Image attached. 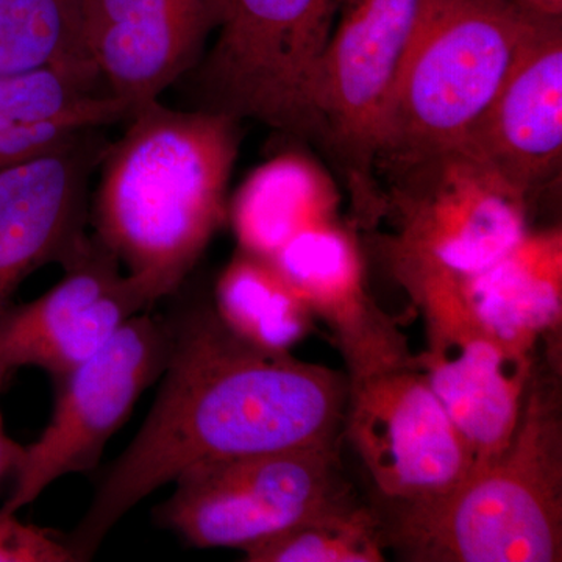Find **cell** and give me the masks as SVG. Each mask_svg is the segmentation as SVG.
<instances>
[{
  "mask_svg": "<svg viewBox=\"0 0 562 562\" xmlns=\"http://www.w3.org/2000/svg\"><path fill=\"white\" fill-rule=\"evenodd\" d=\"M169 324L157 398L65 538L77 561H90L125 514L195 465L341 443L349 375L246 341L206 303Z\"/></svg>",
  "mask_w": 562,
  "mask_h": 562,
  "instance_id": "cell-1",
  "label": "cell"
},
{
  "mask_svg": "<svg viewBox=\"0 0 562 562\" xmlns=\"http://www.w3.org/2000/svg\"><path fill=\"white\" fill-rule=\"evenodd\" d=\"M238 120L213 110H136L103 150L94 236L154 301L173 294L228 217Z\"/></svg>",
  "mask_w": 562,
  "mask_h": 562,
  "instance_id": "cell-2",
  "label": "cell"
},
{
  "mask_svg": "<svg viewBox=\"0 0 562 562\" xmlns=\"http://www.w3.org/2000/svg\"><path fill=\"white\" fill-rule=\"evenodd\" d=\"M376 509L387 550L405 561L560 562V355L536 360L519 427L497 460L435 501Z\"/></svg>",
  "mask_w": 562,
  "mask_h": 562,
  "instance_id": "cell-3",
  "label": "cell"
},
{
  "mask_svg": "<svg viewBox=\"0 0 562 562\" xmlns=\"http://www.w3.org/2000/svg\"><path fill=\"white\" fill-rule=\"evenodd\" d=\"M530 11L519 0H419L379 168L461 146L501 87Z\"/></svg>",
  "mask_w": 562,
  "mask_h": 562,
  "instance_id": "cell-4",
  "label": "cell"
},
{
  "mask_svg": "<svg viewBox=\"0 0 562 562\" xmlns=\"http://www.w3.org/2000/svg\"><path fill=\"white\" fill-rule=\"evenodd\" d=\"M386 169L383 216L394 220L387 260L403 288L483 271L530 231L531 202L464 147Z\"/></svg>",
  "mask_w": 562,
  "mask_h": 562,
  "instance_id": "cell-5",
  "label": "cell"
},
{
  "mask_svg": "<svg viewBox=\"0 0 562 562\" xmlns=\"http://www.w3.org/2000/svg\"><path fill=\"white\" fill-rule=\"evenodd\" d=\"M417 11L419 0H338L314 74V138L338 165L362 227L383 217L380 146Z\"/></svg>",
  "mask_w": 562,
  "mask_h": 562,
  "instance_id": "cell-6",
  "label": "cell"
},
{
  "mask_svg": "<svg viewBox=\"0 0 562 562\" xmlns=\"http://www.w3.org/2000/svg\"><path fill=\"white\" fill-rule=\"evenodd\" d=\"M338 0H220L201 65L206 110L314 138L313 83Z\"/></svg>",
  "mask_w": 562,
  "mask_h": 562,
  "instance_id": "cell-7",
  "label": "cell"
},
{
  "mask_svg": "<svg viewBox=\"0 0 562 562\" xmlns=\"http://www.w3.org/2000/svg\"><path fill=\"white\" fill-rule=\"evenodd\" d=\"M173 484L171 497L155 509V520L198 549L241 552L351 495L339 446L195 465Z\"/></svg>",
  "mask_w": 562,
  "mask_h": 562,
  "instance_id": "cell-8",
  "label": "cell"
},
{
  "mask_svg": "<svg viewBox=\"0 0 562 562\" xmlns=\"http://www.w3.org/2000/svg\"><path fill=\"white\" fill-rule=\"evenodd\" d=\"M171 350V324L143 312L114 333L101 350L55 382L47 427L22 447L5 512H21L52 483L94 471L106 443L127 422L136 402L161 379Z\"/></svg>",
  "mask_w": 562,
  "mask_h": 562,
  "instance_id": "cell-9",
  "label": "cell"
},
{
  "mask_svg": "<svg viewBox=\"0 0 562 562\" xmlns=\"http://www.w3.org/2000/svg\"><path fill=\"white\" fill-rule=\"evenodd\" d=\"M405 290L427 325V347L414 364L461 436L471 472L479 471L512 443L538 358L484 330L453 279H425Z\"/></svg>",
  "mask_w": 562,
  "mask_h": 562,
  "instance_id": "cell-10",
  "label": "cell"
},
{
  "mask_svg": "<svg viewBox=\"0 0 562 562\" xmlns=\"http://www.w3.org/2000/svg\"><path fill=\"white\" fill-rule=\"evenodd\" d=\"M349 382L344 435L371 476L376 508L435 501L469 475L461 436L414 361Z\"/></svg>",
  "mask_w": 562,
  "mask_h": 562,
  "instance_id": "cell-11",
  "label": "cell"
},
{
  "mask_svg": "<svg viewBox=\"0 0 562 562\" xmlns=\"http://www.w3.org/2000/svg\"><path fill=\"white\" fill-rule=\"evenodd\" d=\"M63 269L49 291L0 313V391L22 368L43 369L57 382L155 303L94 235Z\"/></svg>",
  "mask_w": 562,
  "mask_h": 562,
  "instance_id": "cell-12",
  "label": "cell"
},
{
  "mask_svg": "<svg viewBox=\"0 0 562 562\" xmlns=\"http://www.w3.org/2000/svg\"><path fill=\"white\" fill-rule=\"evenodd\" d=\"M561 16L531 9L501 87L461 144L530 202L561 172Z\"/></svg>",
  "mask_w": 562,
  "mask_h": 562,
  "instance_id": "cell-13",
  "label": "cell"
},
{
  "mask_svg": "<svg viewBox=\"0 0 562 562\" xmlns=\"http://www.w3.org/2000/svg\"><path fill=\"white\" fill-rule=\"evenodd\" d=\"M91 133L0 168V313L33 272L68 265L90 243L88 183L103 155Z\"/></svg>",
  "mask_w": 562,
  "mask_h": 562,
  "instance_id": "cell-14",
  "label": "cell"
},
{
  "mask_svg": "<svg viewBox=\"0 0 562 562\" xmlns=\"http://www.w3.org/2000/svg\"><path fill=\"white\" fill-rule=\"evenodd\" d=\"M85 40L131 116L202 61L220 0H80Z\"/></svg>",
  "mask_w": 562,
  "mask_h": 562,
  "instance_id": "cell-15",
  "label": "cell"
},
{
  "mask_svg": "<svg viewBox=\"0 0 562 562\" xmlns=\"http://www.w3.org/2000/svg\"><path fill=\"white\" fill-rule=\"evenodd\" d=\"M269 261L330 328L349 379L413 361L405 336L369 292L357 238L338 222L301 233Z\"/></svg>",
  "mask_w": 562,
  "mask_h": 562,
  "instance_id": "cell-16",
  "label": "cell"
},
{
  "mask_svg": "<svg viewBox=\"0 0 562 562\" xmlns=\"http://www.w3.org/2000/svg\"><path fill=\"white\" fill-rule=\"evenodd\" d=\"M457 281L473 319L494 338L536 353L557 342L562 322L561 228L531 232L483 271Z\"/></svg>",
  "mask_w": 562,
  "mask_h": 562,
  "instance_id": "cell-17",
  "label": "cell"
},
{
  "mask_svg": "<svg viewBox=\"0 0 562 562\" xmlns=\"http://www.w3.org/2000/svg\"><path fill=\"white\" fill-rule=\"evenodd\" d=\"M102 83L98 68L46 66L0 76V168L128 120L131 110Z\"/></svg>",
  "mask_w": 562,
  "mask_h": 562,
  "instance_id": "cell-18",
  "label": "cell"
},
{
  "mask_svg": "<svg viewBox=\"0 0 562 562\" xmlns=\"http://www.w3.org/2000/svg\"><path fill=\"white\" fill-rule=\"evenodd\" d=\"M338 203L328 173L305 155L288 151L247 177L228 216L241 250L271 260L295 236L335 221Z\"/></svg>",
  "mask_w": 562,
  "mask_h": 562,
  "instance_id": "cell-19",
  "label": "cell"
},
{
  "mask_svg": "<svg viewBox=\"0 0 562 562\" xmlns=\"http://www.w3.org/2000/svg\"><path fill=\"white\" fill-rule=\"evenodd\" d=\"M213 308L236 335L277 351H291L312 330L314 319L271 261L243 250L221 273Z\"/></svg>",
  "mask_w": 562,
  "mask_h": 562,
  "instance_id": "cell-20",
  "label": "cell"
},
{
  "mask_svg": "<svg viewBox=\"0 0 562 562\" xmlns=\"http://www.w3.org/2000/svg\"><path fill=\"white\" fill-rule=\"evenodd\" d=\"M46 66L95 68L80 0H0V76Z\"/></svg>",
  "mask_w": 562,
  "mask_h": 562,
  "instance_id": "cell-21",
  "label": "cell"
},
{
  "mask_svg": "<svg viewBox=\"0 0 562 562\" xmlns=\"http://www.w3.org/2000/svg\"><path fill=\"white\" fill-rule=\"evenodd\" d=\"M386 552L379 509L349 495L243 553L247 562H382Z\"/></svg>",
  "mask_w": 562,
  "mask_h": 562,
  "instance_id": "cell-22",
  "label": "cell"
},
{
  "mask_svg": "<svg viewBox=\"0 0 562 562\" xmlns=\"http://www.w3.org/2000/svg\"><path fill=\"white\" fill-rule=\"evenodd\" d=\"M0 562H77L65 538L0 508Z\"/></svg>",
  "mask_w": 562,
  "mask_h": 562,
  "instance_id": "cell-23",
  "label": "cell"
},
{
  "mask_svg": "<svg viewBox=\"0 0 562 562\" xmlns=\"http://www.w3.org/2000/svg\"><path fill=\"white\" fill-rule=\"evenodd\" d=\"M22 447L24 446L14 442L7 435L5 427H3L2 413H0V482L7 475H13L14 468H16L18 460H20L22 453Z\"/></svg>",
  "mask_w": 562,
  "mask_h": 562,
  "instance_id": "cell-24",
  "label": "cell"
},
{
  "mask_svg": "<svg viewBox=\"0 0 562 562\" xmlns=\"http://www.w3.org/2000/svg\"><path fill=\"white\" fill-rule=\"evenodd\" d=\"M519 2L543 13L562 14V0H519Z\"/></svg>",
  "mask_w": 562,
  "mask_h": 562,
  "instance_id": "cell-25",
  "label": "cell"
}]
</instances>
